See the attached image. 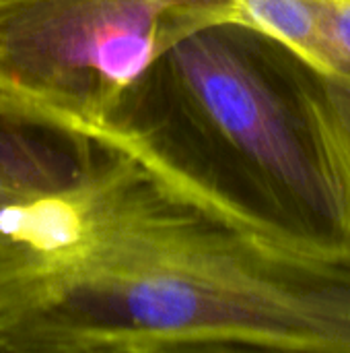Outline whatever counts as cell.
I'll use <instances>...</instances> for the list:
<instances>
[{
	"instance_id": "cell-1",
	"label": "cell",
	"mask_w": 350,
	"mask_h": 353,
	"mask_svg": "<svg viewBox=\"0 0 350 353\" xmlns=\"http://www.w3.org/2000/svg\"><path fill=\"white\" fill-rule=\"evenodd\" d=\"M192 343L350 353V248L258 238L138 159L89 250L0 288V353Z\"/></svg>"
},
{
	"instance_id": "cell-2",
	"label": "cell",
	"mask_w": 350,
	"mask_h": 353,
	"mask_svg": "<svg viewBox=\"0 0 350 353\" xmlns=\"http://www.w3.org/2000/svg\"><path fill=\"white\" fill-rule=\"evenodd\" d=\"M101 132L258 238L350 248V85L256 27L221 21L175 43Z\"/></svg>"
},
{
	"instance_id": "cell-3",
	"label": "cell",
	"mask_w": 350,
	"mask_h": 353,
	"mask_svg": "<svg viewBox=\"0 0 350 353\" xmlns=\"http://www.w3.org/2000/svg\"><path fill=\"white\" fill-rule=\"evenodd\" d=\"M233 0H0V97L97 130L130 85Z\"/></svg>"
},
{
	"instance_id": "cell-4",
	"label": "cell",
	"mask_w": 350,
	"mask_h": 353,
	"mask_svg": "<svg viewBox=\"0 0 350 353\" xmlns=\"http://www.w3.org/2000/svg\"><path fill=\"white\" fill-rule=\"evenodd\" d=\"M111 145L113 139L103 132L0 97V209L76 184ZM2 277L0 240V281Z\"/></svg>"
},
{
	"instance_id": "cell-5",
	"label": "cell",
	"mask_w": 350,
	"mask_h": 353,
	"mask_svg": "<svg viewBox=\"0 0 350 353\" xmlns=\"http://www.w3.org/2000/svg\"><path fill=\"white\" fill-rule=\"evenodd\" d=\"M241 23L283 41L330 74V0H233Z\"/></svg>"
},
{
	"instance_id": "cell-6",
	"label": "cell",
	"mask_w": 350,
	"mask_h": 353,
	"mask_svg": "<svg viewBox=\"0 0 350 353\" xmlns=\"http://www.w3.org/2000/svg\"><path fill=\"white\" fill-rule=\"evenodd\" d=\"M330 74L350 85V0H330Z\"/></svg>"
},
{
	"instance_id": "cell-7",
	"label": "cell",
	"mask_w": 350,
	"mask_h": 353,
	"mask_svg": "<svg viewBox=\"0 0 350 353\" xmlns=\"http://www.w3.org/2000/svg\"><path fill=\"white\" fill-rule=\"evenodd\" d=\"M146 353H305L289 352V350H274V347H258V345H243V343H192V345H175L163 347Z\"/></svg>"
}]
</instances>
